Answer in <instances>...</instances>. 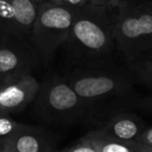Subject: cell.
<instances>
[{
  "label": "cell",
  "instance_id": "6da1fadb",
  "mask_svg": "<svg viewBox=\"0 0 152 152\" xmlns=\"http://www.w3.org/2000/svg\"><path fill=\"white\" fill-rule=\"evenodd\" d=\"M61 46L83 68L113 67V56L118 53L114 12L92 3L76 9L69 36Z\"/></svg>",
  "mask_w": 152,
  "mask_h": 152
},
{
  "label": "cell",
  "instance_id": "7a4b0ae2",
  "mask_svg": "<svg viewBox=\"0 0 152 152\" xmlns=\"http://www.w3.org/2000/svg\"><path fill=\"white\" fill-rule=\"evenodd\" d=\"M114 36L127 65L152 52V11L146 2L121 0L114 11Z\"/></svg>",
  "mask_w": 152,
  "mask_h": 152
},
{
  "label": "cell",
  "instance_id": "3957f363",
  "mask_svg": "<svg viewBox=\"0 0 152 152\" xmlns=\"http://www.w3.org/2000/svg\"><path fill=\"white\" fill-rule=\"evenodd\" d=\"M75 14L74 7L49 1L40 3L38 17L28 40L42 63H49L55 51L66 42Z\"/></svg>",
  "mask_w": 152,
  "mask_h": 152
},
{
  "label": "cell",
  "instance_id": "277c9868",
  "mask_svg": "<svg viewBox=\"0 0 152 152\" xmlns=\"http://www.w3.org/2000/svg\"><path fill=\"white\" fill-rule=\"evenodd\" d=\"M66 80L86 102L125 93L134 78L130 71L126 74L113 67H103L83 68L73 72Z\"/></svg>",
  "mask_w": 152,
  "mask_h": 152
},
{
  "label": "cell",
  "instance_id": "5b68a950",
  "mask_svg": "<svg viewBox=\"0 0 152 152\" xmlns=\"http://www.w3.org/2000/svg\"><path fill=\"white\" fill-rule=\"evenodd\" d=\"M36 99L39 114L49 121L76 120L85 108V102L67 80L57 79L41 88Z\"/></svg>",
  "mask_w": 152,
  "mask_h": 152
},
{
  "label": "cell",
  "instance_id": "8992f818",
  "mask_svg": "<svg viewBox=\"0 0 152 152\" xmlns=\"http://www.w3.org/2000/svg\"><path fill=\"white\" fill-rule=\"evenodd\" d=\"M42 63L27 39L0 34V87L31 74Z\"/></svg>",
  "mask_w": 152,
  "mask_h": 152
},
{
  "label": "cell",
  "instance_id": "52a82bcc",
  "mask_svg": "<svg viewBox=\"0 0 152 152\" xmlns=\"http://www.w3.org/2000/svg\"><path fill=\"white\" fill-rule=\"evenodd\" d=\"M40 83L34 75L27 74L0 87V110L7 114L23 112L36 99Z\"/></svg>",
  "mask_w": 152,
  "mask_h": 152
},
{
  "label": "cell",
  "instance_id": "ba28073f",
  "mask_svg": "<svg viewBox=\"0 0 152 152\" xmlns=\"http://www.w3.org/2000/svg\"><path fill=\"white\" fill-rule=\"evenodd\" d=\"M145 129V124L141 119L130 115H121L108 120L94 132L117 141L140 142V137Z\"/></svg>",
  "mask_w": 152,
  "mask_h": 152
},
{
  "label": "cell",
  "instance_id": "9c48e42d",
  "mask_svg": "<svg viewBox=\"0 0 152 152\" xmlns=\"http://www.w3.org/2000/svg\"><path fill=\"white\" fill-rule=\"evenodd\" d=\"M14 152H52L50 137L42 130L22 125L12 139Z\"/></svg>",
  "mask_w": 152,
  "mask_h": 152
},
{
  "label": "cell",
  "instance_id": "30bf717a",
  "mask_svg": "<svg viewBox=\"0 0 152 152\" xmlns=\"http://www.w3.org/2000/svg\"><path fill=\"white\" fill-rule=\"evenodd\" d=\"M11 1L15 12L17 36L28 40L34 21L38 17L40 3L34 2L32 0H11Z\"/></svg>",
  "mask_w": 152,
  "mask_h": 152
},
{
  "label": "cell",
  "instance_id": "8fae6325",
  "mask_svg": "<svg viewBox=\"0 0 152 152\" xmlns=\"http://www.w3.org/2000/svg\"><path fill=\"white\" fill-rule=\"evenodd\" d=\"M85 139L89 140L98 152H152V148L135 141H117L98 135L94 131L88 133Z\"/></svg>",
  "mask_w": 152,
  "mask_h": 152
},
{
  "label": "cell",
  "instance_id": "7c38bea8",
  "mask_svg": "<svg viewBox=\"0 0 152 152\" xmlns=\"http://www.w3.org/2000/svg\"><path fill=\"white\" fill-rule=\"evenodd\" d=\"M0 34L18 37L15 12L11 0H0Z\"/></svg>",
  "mask_w": 152,
  "mask_h": 152
},
{
  "label": "cell",
  "instance_id": "4fadbf2b",
  "mask_svg": "<svg viewBox=\"0 0 152 152\" xmlns=\"http://www.w3.org/2000/svg\"><path fill=\"white\" fill-rule=\"evenodd\" d=\"M128 69L133 78L152 88V61H137L129 64Z\"/></svg>",
  "mask_w": 152,
  "mask_h": 152
},
{
  "label": "cell",
  "instance_id": "5bb4252c",
  "mask_svg": "<svg viewBox=\"0 0 152 152\" xmlns=\"http://www.w3.org/2000/svg\"><path fill=\"white\" fill-rule=\"evenodd\" d=\"M23 124L16 122L10 114L0 110V141L12 140Z\"/></svg>",
  "mask_w": 152,
  "mask_h": 152
},
{
  "label": "cell",
  "instance_id": "9a60e30c",
  "mask_svg": "<svg viewBox=\"0 0 152 152\" xmlns=\"http://www.w3.org/2000/svg\"><path fill=\"white\" fill-rule=\"evenodd\" d=\"M64 152H98V151L95 148V146L89 140L83 137L76 145H74L73 147L69 148V149Z\"/></svg>",
  "mask_w": 152,
  "mask_h": 152
},
{
  "label": "cell",
  "instance_id": "2e32d148",
  "mask_svg": "<svg viewBox=\"0 0 152 152\" xmlns=\"http://www.w3.org/2000/svg\"><path fill=\"white\" fill-rule=\"evenodd\" d=\"M120 2L121 0H90L89 1V3L103 7V9L107 10L110 12H114L118 7Z\"/></svg>",
  "mask_w": 152,
  "mask_h": 152
},
{
  "label": "cell",
  "instance_id": "e0dca14e",
  "mask_svg": "<svg viewBox=\"0 0 152 152\" xmlns=\"http://www.w3.org/2000/svg\"><path fill=\"white\" fill-rule=\"evenodd\" d=\"M89 1L90 0H56V3L74 7V9H78V7H81L89 3Z\"/></svg>",
  "mask_w": 152,
  "mask_h": 152
},
{
  "label": "cell",
  "instance_id": "ac0fdd59",
  "mask_svg": "<svg viewBox=\"0 0 152 152\" xmlns=\"http://www.w3.org/2000/svg\"><path fill=\"white\" fill-rule=\"evenodd\" d=\"M140 143L152 148V127L146 128L143 131L141 137H140Z\"/></svg>",
  "mask_w": 152,
  "mask_h": 152
},
{
  "label": "cell",
  "instance_id": "d6986e66",
  "mask_svg": "<svg viewBox=\"0 0 152 152\" xmlns=\"http://www.w3.org/2000/svg\"><path fill=\"white\" fill-rule=\"evenodd\" d=\"M0 152H14L12 140L0 141Z\"/></svg>",
  "mask_w": 152,
  "mask_h": 152
},
{
  "label": "cell",
  "instance_id": "ffe728a7",
  "mask_svg": "<svg viewBox=\"0 0 152 152\" xmlns=\"http://www.w3.org/2000/svg\"><path fill=\"white\" fill-rule=\"evenodd\" d=\"M139 61H152V52L149 53L148 55H146L145 57H143V58L139 59Z\"/></svg>",
  "mask_w": 152,
  "mask_h": 152
},
{
  "label": "cell",
  "instance_id": "44dd1931",
  "mask_svg": "<svg viewBox=\"0 0 152 152\" xmlns=\"http://www.w3.org/2000/svg\"><path fill=\"white\" fill-rule=\"evenodd\" d=\"M146 4H147V7L152 11V0H148V1H146Z\"/></svg>",
  "mask_w": 152,
  "mask_h": 152
},
{
  "label": "cell",
  "instance_id": "7402d4cb",
  "mask_svg": "<svg viewBox=\"0 0 152 152\" xmlns=\"http://www.w3.org/2000/svg\"><path fill=\"white\" fill-rule=\"evenodd\" d=\"M32 1H34V2H37V3H42V2H45L44 0H32Z\"/></svg>",
  "mask_w": 152,
  "mask_h": 152
},
{
  "label": "cell",
  "instance_id": "603a6c76",
  "mask_svg": "<svg viewBox=\"0 0 152 152\" xmlns=\"http://www.w3.org/2000/svg\"><path fill=\"white\" fill-rule=\"evenodd\" d=\"M44 1H49V2H54V3H56V0H44Z\"/></svg>",
  "mask_w": 152,
  "mask_h": 152
},
{
  "label": "cell",
  "instance_id": "cb8c5ba5",
  "mask_svg": "<svg viewBox=\"0 0 152 152\" xmlns=\"http://www.w3.org/2000/svg\"><path fill=\"white\" fill-rule=\"evenodd\" d=\"M150 104H152V100H151V102H150Z\"/></svg>",
  "mask_w": 152,
  "mask_h": 152
},
{
  "label": "cell",
  "instance_id": "d4e9b609",
  "mask_svg": "<svg viewBox=\"0 0 152 152\" xmlns=\"http://www.w3.org/2000/svg\"><path fill=\"white\" fill-rule=\"evenodd\" d=\"M52 152H55V151H52Z\"/></svg>",
  "mask_w": 152,
  "mask_h": 152
}]
</instances>
